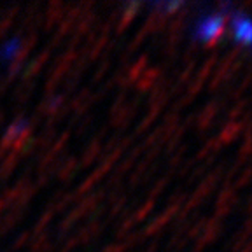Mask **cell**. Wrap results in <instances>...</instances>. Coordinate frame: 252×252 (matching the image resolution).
Here are the masks:
<instances>
[{
	"instance_id": "cell-1",
	"label": "cell",
	"mask_w": 252,
	"mask_h": 252,
	"mask_svg": "<svg viewBox=\"0 0 252 252\" xmlns=\"http://www.w3.org/2000/svg\"><path fill=\"white\" fill-rule=\"evenodd\" d=\"M224 28V16L222 14H212L207 16L205 20L198 23L196 37L205 42H212L220 35V32Z\"/></svg>"
},
{
	"instance_id": "cell-2",
	"label": "cell",
	"mask_w": 252,
	"mask_h": 252,
	"mask_svg": "<svg viewBox=\"0 0 252 252\" xmlns=\"http://www.w3.org/2000/svg\"><path fill=\"white\" fill-rule=\"evenodd\" d=\"M233 27H235V37L238 42L249 44L251 42V23L245 16H238L233 21Z\"/></svg>"
}]
</instances>
